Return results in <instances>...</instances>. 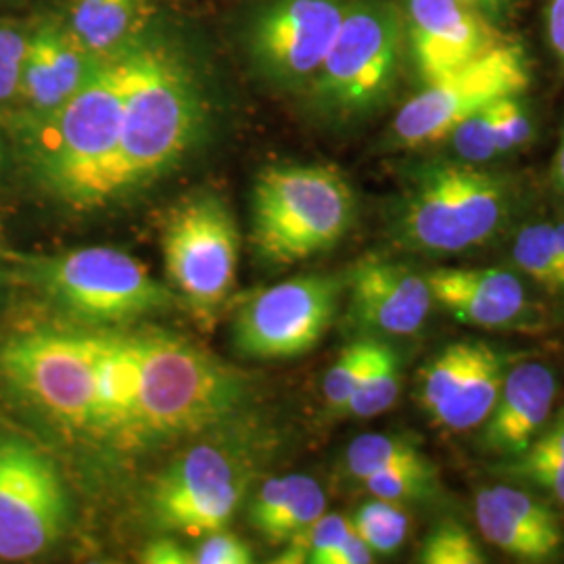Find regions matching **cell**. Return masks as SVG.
<instances>
[{"label":"cell","instance_id":"1","mask_svg":"<svg viewBox=\"0 0 564 564\" xmlns=\"http://www.w3.org/2000/svg\"><path fill=\"white\" fill-rule=\"evenodd\" d=\"M139 39L102 55L80 90L53 113L13 120L23 165L53 202L78 212L113 203L123 102Z\"/></svg>","mask_w":564,"mask_h":564},{"label":"cell","instance_id":"2","mask_svg":"<svg viewBox=\"0 0 564 564\" xmlns=\"http://www.w3.org/2000/svg\"><path fill=\"white\" fill-rule=\"evenodd\" d=\"M209 99L186 44L155 21L142 32L128 84L113 203L162 181L202 139Z\"/></svg>","mask_w":564,"mask_h":564},{"label":"cell","instance_id":"3","mask_svg":"<svg viewBox=\"0 0 564 564\" xmlns=\"http://www.w3.org/2000/svg\"><path fill=\"white\" fill-rule=\"evenodd\" d=\"M139 389V445L197 435L230 421L245 403L239 370L199 345L163 330L134 333Z\"/></svg>","mask_w":564,"mask_h":564},{"label":"cell","instance_id":"4","mask_svg":"<svg viewBox=\"0 0 564 564\" xmlns=\"http://www.w3.org/2000/svg\"><path fill=\"white\" fill-rule=\"evenodd\" d=\"M519 184L489 165L444 158L424 163L403 193L400 241L423 253H463L491 241L510 220Z\"/></svg>","mask_w":564,"mask_h":564},{"label":"cell","instance_id":"5","mask_svg":"<svg viewBox=\"0 0 564 564\" xmlns=\"http://www.w3.org/2000/svg\"><path fill=\"white\" fill-rule=\"evenodd\" d=\"M354 220V188L333 165H270L251 191V241L268 262L289 265L330 251Z\"/></svg>","mask_w":564,"mask_h":564},{"label":"cell","instance_id":"6","mask_svg":"<svg viewBox=\"0 0 564 564\" xmlns=\"http://www.w3.org/2000/svg\"><path fill=\"white\" fill-rule=\"evenodd\" d=\"M403 65L402 0H349L307 97L326 120H364L391 99Z\"/></svg>","mask_w":564,"mask_h":564},{"label":"cell","instance_id":"7","mask_svg":"<svg viewBox=\"0 0 564 564\" xmlns=\"http://www.w3.org/2000/svg\"><path fill=\"white\" fill-rule=\"evenodd\" d=\"M32 282L63 314L116 326L165 312L174 295L130 253L113 247H84L28 263Z\"/></svg>","mask_w":564,"mask_h":564},{"label":"cell","instance_id":"8","mask_svg":"<svg viewBox=\"0 0 564 564\" xmlns=\"http://www.w3.org/2000/svg\"><path fill=\"white\" fill-rule=\"evenodd\" d=\"M0 372L48 419L93 435L97 414V330L41 328L0 345Z\"/></svg>","mask_w":564,"mask_h":564},{"label":"cell","instance_id":"9","mask_svg":"<svg viewBox=\"0 0 564 564\" xmlns=\"http://www.w3.org/2000/svg\"><path fill=\"white\" fill-rule=\"evenodd\" d=\"M253 475V463L239 445H193L167 464L151 487V519L160 529L184 535H209L226 529Z\"/></svg>","mask_w":564,"mask_h":564},{"label":"cell","instance_id":"10","mask_svg":"<svg viewBox=\"0 0 564 564\" xmlns=\"http://www.w3.org/2000/svg\"><path fill=\"white\" fill-rule=\"evenodd\" d=\"M165 274L172 289L202 318H212L237 281L239 228L228 205L199 195L178 205L162 235Z\"/></svg>","mask_w":564,"mask_h":564},{"label":"cell","instance_id":"11","mask_svg":"<svg viewBox=\"0 0 564 564\" xmlns=\"http://www.w3.org/2000/svg\"><path fill=\"white\" fill-rule=\"evenodd\" d=\"M529 84L531 72L523 48L512 41L500 42L481 59L442 80L423 84L395 113L389 141L400 149L437 144L485 105L527 93Z\"/></svg>","mask_w":564,"mask_h":564},{"label":"cell","instance_id":"12","mask_svg":"<svg viewBox=\"0 0 564 564\" xmlns=\"http://www.w3.org/2000/svg\"><path fill=\"white\" fill-rule=\"evenodd\" d=\"M67 524L69 500L57 466L28 442L0 437V558L41 556Z\"/></svg>","mask_w":564,"mask_h":564},{"label":"cell","instance_id":"13","mask_svg":"<svg viewBox=\"0 0 564 564\" xmlns=\"http://www.w3.org/2000/svg\"><path fill=\"white\" fill-rule=\"evenodd\" d=\"M341 281L297 276L272 284L242 305L232 343L245 358L291 360L314 349L335 321Z\"/></svg>","mask_w":564,"mask_h":564},{"label":"cell","instance_id":"14","mask_svg":"<svg viewBox=\"0 0 564 564\" xmlns=\"http://www.w3.org/2000/svg\"><path fill=\"white\" fill-rule=\"evenodd\" d=\"M349 0H265L245 30L256 72L276 88H307L335 41Z\"/></svg>","mask_w":564,"mask_h":564},{"label":"cell","instance_id":"15","mask_svg":"<svg viewBox=\"0 0 564 564\" xmlns=\"http://www.w3.org/2000/svg\"><path fill=\"white\" fill-rule=\"evenodd\" d=\"M405 63L419 86L481 59L506 39L498 25L458 0H402Z\"/></svg>","mask_w":564,"mask_h":564},{"label":"cell","instance_id":"16","mask_svg":"<svg viewBox=\"0 0 564 564\" xmlns=\"http://www.w3.org/2000/svg\"><path fill=\"white\" fill-rule=\"evenodd\" d=\"M99 59L76 39L65 18H41L28 30L15 118H42L59 109L80 90Z\"/></svg>","mask_w":564,"mask_h":564},{"label":"cell","instance_id":"17","mask_svg":"<svg viewBox=\"0 0 564 564\" xmlns=\"http://www.w3.org/2000/svg\"><path fill=\"white\" fill-rule=\"evenodd\" d=\"M433 303L426 276L402 263L368 260L349 276V312L368 333L412 337L423 328Z\"/></svg>","mask_w":564,"mask_h":564},{"label":"cell","instance_id":"18","mask_svg":"<svg viewBox=\"0 0 564 564\" xmlns=\"http://www.w3.org/2000/svg\"><path fill=\"white\" fill-rule=\"evenodd\" d=\"M426 282L433 300L463 324L487 330L531 328L535 307L523 281L505 268H440Z\"/></svg>","mask_w":564,"mask_h":564},{"label":"cell","instance_id":"19","mask_svg":"<svg viewBox=\"0 0 564 564\" xmlns=\"http://www.w3.org/2000/svg\"><path fill=\"white\" fill-rule=\"evenodd\" d=\"M556 400V377L540 362L512 364L498 402L485 421L484 445L514 458L542 433Z\"/></svg>","mask_w":564,"mask_h":564},{"label":"cell","instance_id":"20","mask_svg":"<svg viewBox=\"0 0 564 564\" xmlns=\"http://www.w3.org/2000/svg\"><path fill=\"white\" fill-rule=\"evenodd\" d=\"M141 362L134 333L97 330V414L93 437L139 445Z\"/></svg>","mask_w":564,"mask_h":564},{"label":"cell","instance_id":"21","mask_svg":"<svg viewBox=\"0 0 564 564\" xmlns=\"http://www.w3.org/2000/svg\"><path fill=\"white\" fill-rule=\"evenodd\" d=\"M155 0H69L65 21L97 57L120 51L155 23Z\"/></svg>","mask_w":564,"mask_h":564},{"label":"cell","instance_id":"22","mask_svg":"<svg viewBox=\"0 0 564 564\" xmlns=\"http://www.w3.org/2000/svg\"><path fill=\"white\" fill-rule=\"evenodd\" d=\"M510 366L512 362L508 354L484 343L463 381L431 414L433 421L452 433H464L481 426L498 402Z\"/></svg>","mask_w":564,"mask_h":564},{"label":"cell","instance_id":"23","mask_svg":"<svg viewBox=\"0 0 564 564\" xmlns=\"http://www.w3.org/2000/svg\"><path fill=\"white\" fill-rule=\"evenodd\" d=\"M475 521L489 544L500 547L508 556L524 563L547 561L563 545L564 538L533 531L517 517H512L505 506L491 496L489 487L477 491L475 496Z\"/></svg>","mask_w":564,"mask_h":564},{"label":"cell","instance_id":"24","mask_svg":"<svg viewBox=\"0 0 564 564\" xmlns=\"http://www.w3.org/2000/svg\"><path fill=\"white\" fill-rule=\"evenodd\" d=\"M508 470L564 506V414L550 426L545 424Z\"/></svg>","mask_w":564,"mask_h":564},{"label":"cell","instance_id":"25","mask_svg":"<svg viewBox=\"0 0 564 564\" xmlns=\"http://www.w3.org/2000/svg\"><path fill=\"white\" fill-rule=\"evenodd\" d=\"M402 391V362L398 351L383 341H375L362 381L347 403L345 412L358 419H372L387 412Z\"/></svg>","mask_w":564,"mask_h":564},{"label":"cell","instance_id":"26","mask_svg":"<svg viewBox=\"0 0 564 564\" xmlns=\"http://www.w3.org/2000/svg\"><path fill=\"white\" fill-rule=\"evenodd\" d=\"M500 101V99H498ZM498 101L485 105L477 113L460 121L444 141L449 147V158L458 162L489 165L505 158L500 139V118Z\"/></svg>","mask_w":564,"mask_h":564},{"label":"cell","instance_id":"27","mask_svg":"<svg viewBox=\"0 0 564 564\" xmlns=\"http://www.w3.org/2000/svg\"><path fill=\"white\" fill-rule=\"evenodd\" d=\"M481 347V341L452 343L424 366L419 383V402L429 414H433L463 381Z\"/></svg>","mask_w":564,"mask_h":564},{"label":"cell","instance_id":"28","mask_svg":"<svg viewBox=\"0 0 564 564\" xmlns=\"http://www.w3.org/2000/svg\"><path fill=\"white\" fill-rule=\"evenodd\" d=\"M421 460H426V456L412 440L389 433H366L347 447L345 468L354 479L364 481L389 466Z\"/></svg>","mask_w":564,"mask_h":564},{"label":"cell","instance_id":"29","mask_svg":"<svg viewBox=\"0 0 564 564\" xmlns=\"http://www.w3.org/2000/svg\"><path fill=\"white\" fill-rule=\"evenodd\" d=\"M512 260L517 268L533 282L544 286L545 291H563L556 249H554V232L552 220H538L524 224L517 232V241L512 247Z\"/></svg>","mask_w":564,"mask_h":564},{"label":"cell","instance_id":"30","mask_svg":"<svg viewBox=\"0 0 564 564\" xmlns=\"http://www.w3.org/2000/svg\"><path fill=\"white\" fill-rule=\"evenodd\" d=\"M400 506L402 505L372 498L370 502L360 506L349 519L354 531L375 552V556H389L398 552L405 542L410 521Z\"/></svg>","mask_w":564,"mask_h":564},{"label":"cell","instance_id":"31","mask_svg":"<svg viewBox=\"0 0 564 564\" xmlns=\"http://www.w3.org/2000/svg\"><path fill=\"white\" fill-rule=\"evenodd\" d=\"M435 479V468L426 460L421 463L398 464L383 468L364 479V489L379 500L403 505L416 498H423L431 491Z\"/></svg>","mask_w":564,"mask_h":564},{"label":"cell","instance_id":"32","mask_svg":"<svg viewBox=\"0 0 564 564\" xmlns=\"http://www.w3.org/2000/svg\"><path fill=\"white\" fill-rule=\"evenodd\" d=\"M375 349L372 339L364 341L349 343L333 364L324 377L323 393L324 400L328 403L330 410H343L356 393L358 384L362 381L364 370L370 362Z\"/></svg>","mask_w":564,"mask_h":564},{"label":"cell","instance_id":"33","mask_svg":"<svg viewBox=\"0 0 564 564\" xmlns=\"http://www.w3.org/2000/svg\"><path fill=\"white\" fill-rule=\"evenodd\" d=\"M424 564H481L484 552L477 540L456 521H442L424 540L421 550Z\"/></svg>","mask_w":564,"mask_h":564},{"label":"cell","instance_id":"34","mask_svg":"<svg viewBox=\"0 0 564 564\" xmlns=\"http://www.w3.org/2000/svg\"><path fill=\"white\" fill-rule=\"evenodd\" d=\"M489 491L512 517H517L529 529L540 531L545 535L563 538L558 517L544 502L533 498L531 494H527L523 489H517L512 485H494V487H489Z\"/></svg>","mask_w":564,"mask_h":564},{"label":"cell","instance_id":"35","mask_svg":"<svg viewBox=\"0 0 564 564\" xmlns=\"http://www.w3.org/2000/svg\"><path fill=\"white\" fill-rule=\"evenodd\" d=\"M28 51V30L0 21V102L18 99L21 65Z\"/></svg>","mask_w":564,"mask_h":564},{"label":"cell","instance_id":"36","mask_svg":"<svg viewBox=\"0 0 564 564\" xmlns=\"http://www.w3.org/2000/svg\"><path fill=\"white\" fill-rule=\"evenodd\" d=\"M195 564H249L253 563L251 547L235 533L220 529L205 535L199 547L193 552Z\"/></svg>","mask_w":564,"mask_h":564},{"label":"cell","instance_id":"37","mask_svg":"<svg viewBox=\"0 0 564 564\" xmlns=\"http://www.w3.org/2000/svg\"><path fill=\"white\" fill-rule=\"evenodd\" d=\"M545 41L564 65V0H544Z\"/></svg>","mask_w":564,"mask_h":564},{"label":"cell","instance_id":"38","mask_svg":"<svg viewBox=\"0 0 564 564\" xmlns=\"http://www.w3.org/2000/svg\"><path fill=\"white\" fill-rule=\"evenodd\" d=\"M142 563L147 564H195L191 550L174 540H155L142 550Z\"/></svg>","mask_w":564,"mask_h":564},{"label":"cell","instance_id":"39","mask_svg":"<svg viewBox=\"0 0 564 564\" xmlns=\"http://www.w3.org/2000/svg\"><path fill=\"white\" fill-rule=\"evenodd\" d=\"M351 524V523H349ZM375 552L368 547L362 538L354 531V527H349L347 538L343 540L341 547L335 554L333 564H368L372 563Z\"/></svg>","mask_w":564,"mask_h":564},{"label":"cell","instance_id":"40","mask_svg":"<svg viewBox=\"0 0 564 564\" xmlns=\"http://www.w3.org/2000/svg\"><path fill=\"white\" fill-rule=\"evenodd\" d=\"M458 2H463L464 7L473 9L475 13L484 15L485 20L496 25L502 23L514 7V0H458Z\"/></svg>","mask_w":564,"mask_h":564},{"label":"cell","instance_id":"41","mask_svg":"<svg viewBox=\"0 0 564 564\" xmlns=\"http://www.w3.org/2000/svg\"><path fill=\"white\" fill-rule=\"evenodd\" d=\"M552 232H554V249H556V263H558V274H561V284L564 291V216H558L552 220Z\"/></svg>","mask_w":564,"mask_h":564},{"label":"cell","instance_id":"42","mask_svg":"<svg viewBox=\"0 0 564 564\" xmlns=\"http://www.w3.org/2000/svg\"><path fill=\"white\" fill-rule=\"evenodd\" d=\"M552 181L564 195V130L558 147H556V153H554V162H552Z\"/></svg>","mask_w":564,"mask_h":564},{"label":"cell","instance_id":"43","mask_svg":"<svg viewBox=\"0 0 564 564\" xmlns=\"http://www.w3.org/2000/svg\"><path fill=\"white\" fill-rule=\"evenodd\" d=\"M4 167H7V142H4V137L0 132V176H2Z\"/></svg>","mask_w":564,"mask_h":564}]
</instances>
